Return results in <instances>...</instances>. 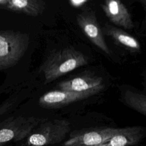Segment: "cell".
<instances>
[{"instance_id": "cell-14", "label": "cell", "mask_w": 146, "mask_h": 146, "mask_svg": "<svg viewBox=\"0 0 146 146\" xmlns=\"http://www.w3.org/2000/svg\"><path fill=\"white\" fill-rule=\"evenodd\" d=\"M17 102V98H10L0 104V117L10 111L15 105Z\"/></svg>"}, {"instance_id": "cell-13", "label": "cell", "mask_w": 146, "mask_h": 146, "mask_svg": "<svg viewBox=\"0 0 146 146\" xmlns=\"http://www.w3.org/2000/svg\"><path fill=\"white\" fill-rule=\"evenodd\" d=\"M123 102L131 108L140 113L146 114V96L140 93L127 90L121 93Z\"/></svg>"}, {"instance_id": "cell-8", "label": "cell", "mask_w": 146, "mask_h": 146, "mask_svg": "<svg viewBox=\"0 0 146 146\" xmlns=\"http://www.w3.org/2000/svg\"><path fill=\"white\" fill-rule=\"evenodd\" d=\"M59 90L73 92H100L104 87L102 77L91 74H84L74 78L62 81Z\"/></svg>"}, {"instance_id": "cell-2", "label": "cell", "mask_w": 146, "mask_h": 146, "mask_svg": "<svg viewBox=\"0 0 146 146\" xmlns=\"http://www.w3.org/2000/svg\"><path fill=\"white\" fill-rule=\"evenodd\" d=\"M29 36L14 30H0V71L15 66L27 50Z\"/></svg>"}, {"instance_id": "cell-10", "label": "cell", "mask_w": 146, "mask_h": 146, "mask_svg": "<svg viewBox=\"0 0 146 146\" xmlns=\"http://www.w3.org/2000/svg\"><path fill=\"white\" fill-rule=\"evenodd\" d=\"M144 128L140 126L119 128L110 138L97 146H131L138 143L144 135Z\"/></svg>"}, {"instance_id": "cell-9", "label": "cell", "mask_w": 146, "mask_h": 146, "mask_svg": "<svg viewBox=\"0 0 146 146\" xmlns=\"http://www.w3.org/2000/svg\"><path fill=\"white\" fill-rule=\"evenodd\" d=\"M100 6L111 22L125 29L133 28V23L128 10L119 0H106Z\"/></svg>"}, {"instance_id": "cell-15", "label": "cell", "mask_w": 146, "mask_h": 146, "mask_svg": "<svg viewBox=\"0 0 146 146\" xmlns=\"http://www.w3.org/2000/svg\"><path fill=\"white\" fill-rule=\"evenodd\" d=\"M88 2V1L87 0H71L69 2L70 5L73 7H79L80 6H82Z\"/></svg>"}, {"instance_id": "cell-7", "label": "cell", "mask_w": 146, "mask_h": 146, "mask_svg": "<svg viewBox=\"0 0 146 146\" xmlns=\"http://www.w3.org/2000/svg\"><path fill=\"white\" fill-rule=\"evenodd\" d=\"M96 92H73L62 90L49 91L43 95L39 99L40 106L46 108H59L71 103L88 98L95 94Z\"/></svg>"}, {"instance_id": "cell-12", "label": "cell", "mask_w": 146, "mask_h": 146, "mask_svg": "<svg viewBox=\"0 0 146 146\" xmlns=\"http://www.w3.org/2000/svg\"><path fill=\"white\" fill-rule=\"evenodd\" d=\"M102 32L132 52H139L140 50V44L138 40L120 29L106 23L103 28Z\"/></svg>"}, {"instance_id": "cell-3", "label": "cell", "mask_w": 146, "mask_h": 146, "mask_svg": "<svg viewBox=\"0 0 146 146\" xmlns=\"http://www.w3.org/2000/svg\"><path fill=\"white\" fill-rule=\"evenodd\" d=\"M70 131V124L65 119L42 121L27 136L29 146H45L61 142Z\"/></svg>"}, {"instance_id": "cell-4", "label": "cell", "mask_w": 146, "mask_h": 146, "mask_svg": "<svg viewBox=\"0 0 146 146\" xmlns=\"http://www.w3.org/2000/svg\"><path fill=\"white\" fill-rule=\"evenodd\" d=\"M42 119L35 117H10L0 123V146L11 141H19L27 137Z\"/></svg>"}, {"instance_id": "cell-11", "label": "cell", "mask_w": 146, "mask_h": 146, "mask_svg": "<svg viewBox=\"0 0 146 146\" xmlns=\"http://www.w3.org/2000/svg\"><path fill=\"white\" fill-rule=\"evenodd\" d=\"M45 7L42 0H0V9L32 17L42 14Z\"/></svg>"}, {"instance_id": "cell-6", "label": "cell", "mask_w": 146, "mask_h": 146, "mask_svg": "<svg viewBox=\"0 0 146 146\" xmlns=\"http://www.w3.org/2000/svg\"><path fill=\"white\" fill-rule=\"evenodd\" d=\"M119 128L101 127L78 132L71 136L64 146H97L116 133Z\"/></svg>"}, {"instance_id": "cell-1", "label": "cell", "mask_w": 146, "mask_h": 146, "mask_svg": "<svg viewBox=\"0 0 146 146\" xmlns=\"http://www.w3.org/2000/svg\"><path fill=\"white\" fill-rule=\"evenodd\" d=\"M87 63L84 54L72 47H67L50 54L41 65L40 71L46 82H50Z\"/></svg>"}, {"instance_id": "cell-5", "label": "cell", "mask_w": 146, "mask_h": 146, "mask_svg": "<svg viewBox=\"0 0 146 146\" xmlns=\"http://www.w3.org/2000/svg\"><path fill=\"white\" fill-rule=\"evenodd\" d=\"M76 22L83 33L94 44L107 54H111L110 49L104 38L102 30L94 10H85L78 14Z\"/></svg>"}]
</instances>
